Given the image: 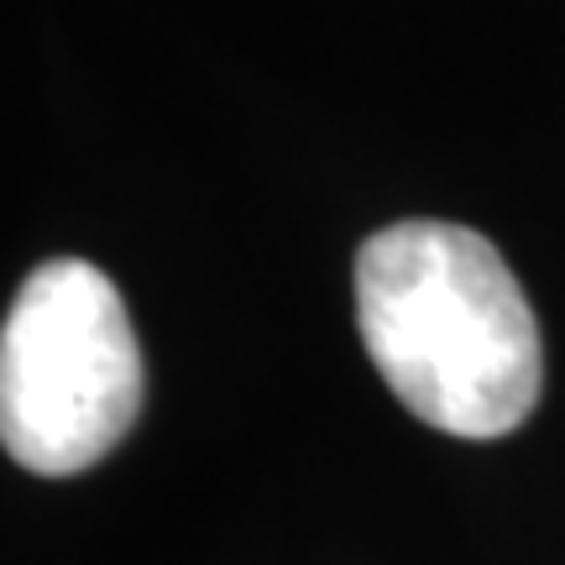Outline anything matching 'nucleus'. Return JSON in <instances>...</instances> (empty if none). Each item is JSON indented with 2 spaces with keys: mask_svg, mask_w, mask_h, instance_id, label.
Here are the masks:
<instances>
[{
  "mask_svg": "<svg viewBox=\"0 0 565 565\" xmlns=\"http://www.w3.org/2000/svg\"><path fill=\"white\" fill-rule=\"evenodd\" d=\"M356 324L393 398L440 435L503 440L534 414L545 345L482 231L398 221L356 252Z\"/></svg>",
  "mask_w": 565,
  "mask_h": 565,
  "instance_id": "obj_1",
  "label": "nucleus"
},
{
  "mask_svg": "<svg viewBox=\"0 0 565 565\" xmlns=\"http://www.w3.org/2000/svg\"><path fill=\"white\" fill-rule=\"evenodd\" d=\"M147 366L121 288L79 257L21 282L0 330V440L38 477H79L131 435Z\"/></svg>",
  "mask_w": 565,
  "mask_h": 565,
  "instance_id": "obj_2",
  "label": "nucleus"
}]
</instances>
